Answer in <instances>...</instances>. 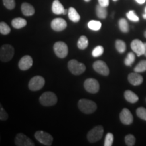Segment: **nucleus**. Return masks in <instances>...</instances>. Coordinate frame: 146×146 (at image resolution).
I'll return each instance as SVG.
<instances>
[{
    "instance_id": "nucleus-1",
    "label": "nucleus",
    "mask_w": 146,
    "mask_h": 146,
    "mask_svg": "<svg viewBox=\"0 0 146 146\" xmlns=\"http://www.w3.org/2000/svg\"><path fill=\"white\" fill-rule=\"evenodd\" d=\"M78 107L84 114H91L97 110V104L94 102L87 99H81L78 102Z\"/></svg>"
},
{
    "instance_id": "nucleus-2",
    "label": "nucleus",
    "mask_w": 146,
    "mask_h": 146,
    "mask_svg": "<svg viewBox=\"0 0 146 146\" xmlns=\"http://www.w3.org/2000/svg\"><path fill=\"white\" fill-rule=\"evenodd\" d=\"M58 98L52 91H46L40 96L39 102L44 106H52L57 103Z\"/></svg>"
},
{
    "instance_id": "nucleus-3",
    "label": "nucleus",
    "mask_w": 146,
    "mask_h": 146,
    "mask_svg": "<svg viewBox=\"0 0 146 146\" xmlns=\"http://www.w3.org/2000/svg\"><path fill=\"white\" fill-rule=\"evenodd\" d=\"M14 49L11 45L5 44L0 49V60L3 62H8L14 57Z\"/></svg>"
},
{
    "instance_id": "nucleus-4",
    "label": "nucleus",
    "mask_w": 146,
    "mask_h": 146,
    "mask_svg": "<svg viewBox=\"0 0 146 146\" xmlns=\"http://www.w3.org/2000/svg\"><path fill=\"white\" fill-rule=\"evenodd\" d=\"M104 134V128L101 125L93 128L87 133V139L90 143H96L100 140Z\"/></svg>"
},
{
    "instance_id": "nucleus-5",
    "label": "nucleus",
    "mask_w": 146,
    "mask_h": 146,
    "mask_svg": "<svg viewBox=\"0 0 146 146\" xmlns=\"http://www.w3.org/2000/svg\"><path fill=\"white\" fill-rule=\"evenodd\" d=\"M68 68L70 72L74 75H80L86 70L85 65L76 60H71L68 62Z\"/></svg>"
},
{
    "instance_id": "nucleus-6",
    "label": "nucleus",
    "mask_w": 146,
    "mask_h": 146,
    "mask_svg": "<svg viewBox=\"0 0 146 146\" xmlns=\"http://www.w3.org/2000/svg\"><path fill=\"white\" fill-rule=\"evenodd\" d=\"M35 137L39 143L47 146H50L52 145L53 137L48 133L43 131H37L35 133Z\"/></svg>"
},
{
    "instance_id": "nucleus-7",
    "label": "nucleus",
    "mask_w": 146,
    "mask_h": 146,
    "mask_svg": "<svg viewBox=\"0 0 146 146\" xmlns=\"http://www.w3.org/2000/svg\"><path fill=\"white\" fill-rule=\"evenodd\" d=\"M55 54L60 58H64L68 56V47L64 42L58 41L54 45Z\"/></svg>"
},
{
    "instance_id": "nucleus-8",
    "label": "nucleus",
    "mask_w": 146,
    "mask_h": 146,
    "mask_svg": "<svg viewBox=\"0 0 146 146\" xmlns=\"http://www.w3.org/2000/svg\"><path fill=\"white\" fill-rule=\"evenodd\" d=\"M45 79L43 76H35L29 81V88L30 90L35 91L42 89L45 85Z\"/></svg>"
},
{
    "instance_id": "nucleus-9",
    "label": "nucleus",
    "mask_w": 146,
    "mask_h": 146,
    "mask_svg": "<svg viewBox=\"0 0 146 146\" xmlns=\"http://www.w3.org/2000/svg\"><path fill=\"white\" fill-rule=\"evenodd\" d=\"M84 87L87 92L90 94H96L100 90V83L95 78H89L85 80Z\"/></svg>"
},
{
    "instance_id": "nucleus-10",
    "label": "nucleus",
    "mask_w": 146,
    "mask_h": 146,
    "mask_svg": "<svg viewBox=\"0 0 146 146\" xmlns=\"http://www.w3.org/2000/svg\"><path fill=\"white\" fill-rule=\"evenodd\" d=\"M94 70L103 76H108L110 74V69L108 65L102 60H97L93 64Z\"/></svg>"
},
{
    "instance_id": "nucleus-11",
    "label": "nucleus",
    "mask_w": 146,
    "mask_h": 146,
    "mask_svg": "<svg viewBox=\"0 0 146 146\" xmlns=\"http://www.w3.org/2000/svg\"><path fill=\"white\" fill-rule=\"evenodd\" d=\"M15 145L17 146H34L35 143L30 138L23 133H18L15 137Z\"/></svg>"
},
{
    "instance_id": "nucleus-12",
    "label": "nucleus",
    "mask_w": 146,
    "mask_h": 146,
    "mask_svg": "<svg viewBox=\"0 0 146 146\" xmlns=\"http://www.w3.org/2000/svg\"><path fill=\"white\" fill-rule=\"evenodd\" d=\"M131 47L133 52L135 53L137 56L144 55L145 52V45L144 43L139 39H134L131 42Z\"/></svg>"
},
{
    "instance_id": "nucleus-13",
    "label": "nucleus",
    "mask_w": 146,
    "mask_h": 146,
    "mask_svg": "<svg viewBox=\"0 0 146 146\" xmlns=\"http://www.w3.org/2000/svg\"><path fill=\"white\" fill-rule=\"evenodd\" d=\"M67 27V23L61 18H54L51 23V27L55 31H62Z\"/></svg>"
},
{
    "instance_id": "nucleus-14",
    "label": "nucleus",
    "mask_w": 146,
    "mask_h": 146,
    "mask_svg": "<svg viewBox=\"0 0 146 146\" xmlns=\"http://www.w3.org/2000/svg\"><path fill=\"white\" fill-rule=\"evenodd\" d=\"M120 120L125 125H131L133 122V116L129 109L123 108L120 113Z\"/></svg>"
},
{
    "instance_id": "nucleus-15",
    "label": "nucleus",
    "mask_w": 146,
    "mask_h": 146,
    "mask_svg": "<svg viewBox=\"0 0 146 146\" xmlns=\"http://www.w3.org/2000/svg\"><path fill=\"white\" fill-rule=\"evenodd\" d=\"M33 64V60L30 56H25L20 60L18 67L21 70H27L31 68Z\"/></svg>"
},
{
    "instance_id": "nucleus-16",
    "label": "nucleus",
    "mask_w": 146,
    "mask_h": 146,
    "mask_svg": "<svg viewBox=\"0 0 146 146\" xmlns=\"http://www.w3.org/2000/svg\"><path fill=\"white\" fill-rule=\"evenodd\" d=\"M128 81L132 85L137 86L140 85L143 83V78L141 74H139V72H132L128 75Z\"/></svg>"
},
{
    "instance_id": "nucleus-17",
    "label": "nucleus",
    "mask_w": 146,
    "mask_h": 146,
    "mask_svg": "<svg viewBox=\"0 0 146 146\" xmlns=\"http://www.w3.org/2000/svg\"><path fill=\"white\" fill-rule=\"evenodd\" d=\"M52 10L53 13L59 15V14H64L66 9L64 8L63 5L60 3L59 0H54L52 3Z\"/></svg>"
},
{
    "instance_id": "nucleus-18",
    "label": "nucleus",
    "mask_w": 146,
    "mask_h": 146,
    "mask_svg": "<svg viewBox=\"0 0 146 146\" xmlns=\"http://www.w3.org/2000/svg\"><path fill=\"white\" fill-rule=\"evenodd\" d=\"M21 11L23 15L26 16H33L35 14V8L30 3L25 2L21 5Z\"/></svg>"
},
{
    "instance_id": "nucleus-19",
    "label": "nucleus",
    "mask_w": 146,
    "mask_h": 146,
    "mask_svg": "<svg viewBox=\"0 0 146 146\" xmlns=\"http://www.w3.org/2000/svg\"><path fill=\"white\" fill-rule=\"evenodd\" d=\"M124 96H125V100L131 104L136 103L139 100V97L137 96V95H136L134 92L130 90L125 91V94H124Z\"/></svg>"
},
{
    "instance_id": "nucleus-20",
    "label": "nucleus",
    "mask_w": 146,
    "mask_h": 146,
    "mask_svg": "<svg viewBox=\"0 0 146 146\" xmlns=\"http://www.w3.org/2000/svg\"><path fill=\"white\" fill-rule=\"evenodd\" d=\"M27 22L25 19L23 18L18 17L14 18L12 21V25L14 28L16 29H20L23 28L27 25Z\"/></svg>"
},
{
    "instance_id": "nucleus-21",
    "label": "nucleus",
    "mask_w": 146,
    "mask_h": 146,
    "mask_svg": "<svg viewBox=\"0 0 146 146\" xmlns=\"http://www.w3.org/2000/svg\"><path fill=\"white\" fill-rule=\"evenodd\" d=\"M68 15L69 19L71 21L74 22V23H78V22L80 21V19H81V16H80L79 14L78 13L76 9L73 8V7H70L68 9Z\"/></svg>"
},
{
    "instance_id": "nucleus-22",
    "label": "nucleus",
    "mask_w": 146,
    "mask_h": 146,
    "mask_svg": "<svg viewBox=\"0 0 146 146\" xmlns=\"http://www.w3.org/2000/svg\"><path fill=\"white\" fill-rule=\"evenodd\" d=\"M96 15L99 18L101 19H105L107 17L108 12L106 7L102 6L100 4L96 5Z\"/></svg>"
},
{
    "instance_id": "nucleus-23",
    "label": "nucleus",
    "mask_w": 146,
    "mask_h": 146,
    "mask_svg": "<svg viewBox=\"0 0 146 146\" xmlns=\"http://www.w3.org/2000/svg\"><path fill=\"white\" fill-rule=\"evenodd\" d=\"M89 45L88 39L87 38L86 36L82 35L80 36V38L78 40L77 42V47L80 50H85Z\"/></svg>"
},
{
    "instance_id": "nucleus-24",
    "label": "nucleus",
    "mask_w": 146,
    "mask_h": 146,
    "mask_svg": "<svg viewBox=\"0 0 146 146\" xmlns=\"http://www.w3.org/2000/svg\"><path fill=\"white\" fill-rule=\"evenodd\" d=\"M118 27H119L120 31L123 33H127L129 31V23H128L127 21L125 18H122L118 21Z\"/></svg>"
},
{
    "instance_id": "nucleus-25",
    "label": "nucleus",
    "mask_w": 146,
    "mask_h": 146,
    "mask_svg": "<svg viewBox=\"0 0 146 146\" xmlns=\"http://www.w3.org/2000/svg\"><path fill=\"white\" fill-rule=\"evenodd\" d=\"M115 47H116V50L118 51L120 54H123L126 51V43L125 41H123V40L117 39L115 42Z\"/></svg>"
},
{
    "instance_id": "nucleus-26",
    "label": "nucleus",
    "mask_w": 146,
    "mask_h": 146,
    "mask_svg": "<svg viewBox=\"0 0 146 146\" xmlns=\"http://www.w3.org/2000/svg\"><path fill=\"white\" fill-rule=\"evenodd\" d=\"M89 29L94 31H98L102 27V23L98 21H90L87 24Z\"/></svg>"
},
{
    "instance_id": "nucleus-27",
    "label": "nucleus",
    "mask_w": 146,
    "mask_h": 146,
    "mask_svg": "<svg viewBox=\"0 0 146 146\" xmlns=\"http://www.w3.org/2000/svg\"><path fill=\"white\" fill-rule=\"evenodd\" d=\"M135 60V56L133 52H129L125 59V64L127 66H131Z\"/></svg>"
},
{
    "instance_id": "nucleus-28",
    "label": "nucleus",
    "mask_w": 146,
    "mask_h": 146,
    "mask_svg": "<svg viewBox=\"0 0 146 146\" xmlns=\"http://www.w3.org/2000/svg\"><path fill=\"white\" fill-rule=\"evenodd\" d=\"M134 71L136 72H143L146 71V60H141L135 67Z\"/></svg>"
},
{
    "instance_id": "nucleus-29",
    "label": "nucleus",
    "mask_w": 146,
    "mask_h": 146,
    "mask_svg": "<svg viewBox=\"0 0 146 146\" xmlns=\"http://www.w3.org/2000/svg\"><path fill=\"white\" fill-rule=\"evenodd\" d=\"M11 31L10 27L4 22L0 23V33L2 35H8Z\"/></svg>"
},
{
    "instance_id": "nucleus-30",
    "label": "nucleus",
    "mask_w": 146,
    "mask_h": 146,
    "mask_svg": "<svg viewBox=\"0 0 146 146\" xmlns=\"http://www.w3.org/2000/svg\"><path fill=\"white\" fill-rule=\"evenodd\" d=\"M104 51V47L102 45H98L93 50L91 54L95 58L99 57V56L103 54Z\"/></svg>"
},
{
    "instance_id": "nucleus-31",
    "label": "nucleus",
    "mask_w": 146,
    "mask_h": 146,
    "mask_svg": "<svg viewBox=\"0 0 146 146\" xmlns=\"http://www.w3.org/2000/svg\"><path fill=\"white\" fill-rule=\"evenodd\" d=\"M136 114L139 118L146 121V108H138L136 110Z\"/></svg>"
},
{
    "instance_id": "nucleus-32",
    "label": "nucleus",
    "mask_w": 146,
    "mask_h": 146,
    "mask_svg": "<svg viewBox=\"0 0 146 146\" xmlns=\"http://www.w3.org/2000/svg\"><path fill=\"white\" fill-rule=\"evenodd\" d=\"M125 141L126 145L128 146H133L135 145V143L136 139L134 135H133L129 134L126 135L125 138Z\"/></svg>"
},
{
    "instance_id": "nucleus-33",
    "label": "nucleus",
    "mask_w": 146,
    "mask_h": 146,
    "mask_svg": "<svg viewBox=\"0 0 146 146\" xmlns=\"http://www.w3.org/2000/svg\"><path fill=\"white\" fill-rule=\"evenodd\" d=\"M114 141V135L112 133H108L104 140V146H112Z\"/></svg>"
},
{
    "instance_id": "nucleus-34",
    "label": "nucleus",
    "mask_w": 146,
    "mask_h": 146,
    "mask_svg": "<svg viewBox=\"0 0 146 146\" xmlns=\"http://www.w3.org/2000/svg\"><path fill=\"white\" fill-rule=\"evenodd\" d=\"M127 17L128 19L130 20L133 22H139V18L137 16L134 10H130L127 13Z\"/></svg>"
},
{
    "instance_id": "nucleus-35",
    "label": "nucleus",
    "mask_w": 146,
    "mask_h": 146,
    "mask_svg": "<svg viewBox=\"0 0 146 146\" xmlns=\"http://www.w3.org/2000/svg\"><path fill=\"white\" fill-rule=\"evenodd\" d=\"M4 6L8 10H13L16 6L15 0H3Z\"/></svg>"
},
{
    "instance_id": "nucleus-36",
    "label": "nucleus",
    "mask_w": 146,
    "mask_h": 146,
    "mask_svg": "<svg viewBox=\"0 0 146 146\" xmlns=\"http://www.w3.org/2000/svg\"><path fill=\"white\" fill-rule=\"evenodd\" d=\"M8 114L5 112V110L2 107H1V108H0V120L1 121H5V120H8Z\"/></svg>"
},
{
    "instance_id": "nucleus-37",
    "label": "nucleus",
    "mask_w": 146,
    "mask_h": 146,
    "mask_svg": "<svg viewBox=\"0 0 146 146\" xmlns=\"http://www.w3.org/2000/svg\"><path fill=\"white\" fill-rule=\"evenodd\" d=\"M98 3L100 5L104 7H108L109 5L110 0H98Z\"/></svg>"
},
{
    "instance_id": "nucleus-38",
    "label": "nucleus",
    "mask_w": 146,
    "mask_h": 146,
    "mask_svg": "<svg viewBox=\"0 0 146 146\" xmlns=\"http://www.w3.org/2000/svg\"><path fill=\"white\" fill-rule=\"evenodd\" d=\"M137 3H139V4H143V3H145L146 0H135Z\"/></svg>"
},
{
    "instance_id": "nucleus-39",
    "label": "nucleus",
    "mask_w": 146,
    "mask_h": 146,
    "mask_svg": "<svg viewBox=\"0 0 146 146\" xmlns=\"http://www.w3.org/2000/svg\"><path fill=\"white\" fill-rule=\"evenodd\" d=\"M143 18H144V19H146V7L145 8V13L143 14Z\"/></svg>"
},
{
    "instance_id": "nucleus-40",
    "label": "nucleus",
    "mask_w": 146,
    "mask_h": 146,
    "mask_svg": "<svg viewBox=\"0 0 146 146\" xmlns=\"http://www.w3.org/2000/svg\"><path fill=\"white\" fill-rule=\"evenodd\" d=\"M144 45H145V52H144V56L146 57V43H144Z\"/></svg>"
},
{
    "instance_id": "nucleus-41",
    "label": "nucleus",
    "mask_w": 146,
    "mask_h": 146,
    "mask_svg": "<svg viewBox=\"0 0 146 146\" xmlns=\"http://www.w3.org/2000/svg\"><path fill=\"white\" fill-rule=\"evenodd\" d=\"M144 36H145V37L146 38V31L145 32H144Z\"/></svg>"
},
{
    "instance_id": "nucleus-42",
    "label": "nucleus",
    "mask_w": 146,
    "mask_h": 146,
    "mask_svg": "<svg viewBox=\"0 0 146 146\" xmlns=\"http://www.w3.org/2000/svg\"><path fill=\"white\" fill-rule=\"evenodd\" d=\"M85 1H86V2H89V1H90L91 0H84Z\"/></svg>"
},
{
    "instance_id": "nucleus-43",
    "label": "nucleus",
    "mask_w": 146,
    "mask_h": 146,
    "mask_svg": "<svg viewBox=\"0 0 146 146\" xmlns=\"http://www.w3.org/2000/svg\"><path fill=\"white\" fill-rule=\"evenodd\" d=\"M113 1H117L118 0H113Z\"/></svg>"
}]
</instances>
